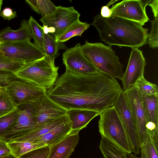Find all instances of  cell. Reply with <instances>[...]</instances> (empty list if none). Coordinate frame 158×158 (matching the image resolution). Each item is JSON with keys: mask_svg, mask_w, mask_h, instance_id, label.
Returning <instances> with one entry per match:
<instances>
[{"mask_svg": "<svg viewBox=\"0 0 158 158\" xmlns=\"http://www.w3.org/2000/svg\"><path fill=\"white\" fill-rule=\"evenodd\" d=\"M141 3L143 7L146 9V6L149 4L152 0H140Z\"/></svg>", "mask_w": 158, "mask_h": 158, "instance_id": "b9f144b4", "label": "cell"}, {"mask_svg": "<svg viewBox=\"0 0 158 158\" xmlns=\"http://www.w3.org/2000/svg\"><path fill=\"white\" fill-rule=\"evenodd\" d=\"M17 107L5 87H0V117L12 112Z\"/></svg>", "mask_w": 158, "mask_h": 158, "instance_id": "484cf974", "label": "cell"}, {"mask_svg": "<svg viewBox=\"0 0 158 158\" xmlns=\"http://www.w3.org/2000/svg\"><path fill=\"white\" fill-rule=\"evenodd\" d=\"M81 48L85 56L99 72L111 78L122 80L123 66L110 46L86 41Z\"/></svg>", "mask_w": 158, "mask_h": 158, "instance_id": "3957f363", "label": "cell"}, {"mask_svg": "<svg viewBox=\"0 0 158 158\" xmlns=\"http://www.w3.org/2000/svg\"><path fill=\"white\" fill-rule=\"evenodd\" d=\"M42 27L44 33L45 34H49L52 35L55 31V29L53 27H48L44 25H43Z\"/></svg>", "mask_w": 158, "mask_h": 158, "instance_id": "60d3db41", "label": "cell"}, {"mask_svg": "<svg viewBox=\"0 0 158 158\" xmlns=\"http://www.w3.org/2000/svg\"><path fill=\"white\" fill-rule=\"evenodd\" d=\"M72 131L68 118L62 123L32 142L50 147L61 141Z\"/></svg>", "mask_w": 158, "mask_h": 158, "instance_id": "ac0fdd59", "label": "cell"}, {"mask_svg": "<svg viewBox=\"0 0 158 158\" xmlns=\"http://www.w3.org/2000/svg\"><path fill=\"white\" fill-rule=\"evenodd\" d=\"M122 90L116 79L100 72L82 75L66 70L46 94L67 110H86L100 114L113 106Z\"/></svg>", "mask_w": 158, "mask_h": 158, "instance_id": "6da1fadb", "label": "cell"}, {"mask_svg": "<svg viewBox=\"0 0 158 158\" xmlns=\"http://www.w3.org/2000/svg\"><path fill=\"white\" fill-rule=\"evenodd\" d=\"M6 157V156H5ZM0 157V158H4V157Z\"/></svg>", "mask_w": 158, "mask_h": 158, "instance_id": "c3c4849f", "label": "cell"}, {"mask_svg": "<svg viewBox=\"0 0 158 158\" xmlns=\"http://www.w3.org/2000/svg\"><path fill=\"white\" fill-rule=\"evenodd\" d=\"M34 43L42 49L44 41L43 27L31 16L28 21Z\"/></svg>", "mask_w": 158, "mask_h": 158, "instance_id": "83f0119b", "label": "cell"}, {"mask_svg": "<svg viewBox=\"0 0 158 158\" xmlns=\"http://www.w3.org/2000/svg\"><path fill=\"white\" fill-rule=\"evenodd\" d=\"M134 86L136 88L142 97L158 96V88L157 85L148 81L144 76L137 81Z\"/></svg>", "mask_w": 158, "mask_h": 158, "instance_id": "4316f807", "label": "cell"}, {"mask_svg": "<svg viewBox=\"0 0 158 158\" xmlns=\"http://www.w3.org/2000/svg\"><path fill=\"white\" fill-rule=\"evenodd\" d=\"M18 116V110L17 107L12 112L0 117V138L11 128Z\"/></svg>", "mask_w": 158, "mask_h": 158, "instance_id": "4dcf8cb0", "label": "cell"}, {"mask_svg": "<svg viewBox=\"0 0 158 158\" xmlns=\"http://www.w3.org/2000/svg\"><path fill=\"white\" fill-rule=\"evenodd\" d=\"M124 92L135 122L140 145L145 141L148 135L146 131L147 118L142 97L134 86Z\"/></svg>", "mask_w": 158, "mask_h": 158, "instance_id": "5bb4252c", "label": "cell"}, {"mask_svg": "<svg viewBox=\"0 0 158 158\" xmlns=\"http://www.w3.org/2000/svg\"><path fill=\"white\" fill-rule=\"evenodd\" d=\"M118 0L110 1L106 5L109 7L110 5L114 3V2L117 1Z\"/></svg>", "mask_w": 158, "mask_h": 158, "instance_id": "ee69618b", "label": "cell"}, {"mask_svg": "<svg viewBox=\"0 0 158 158\" xmlns=\"http://www.w3.org/2000/svg\"><path fill=\"white\" fill-rule=\"evenodd\" d=\"M17 77L12 72L0 71V87H6L10 81Z\"/></svg>", "mask_w": 158, "mask_h": 158, "instance_id": "e575fe53", "label": "cell"}, {"mask_svg": "<svg viewBox=\"0 0 158 158\" xmlns=\"http://www.w3.org/2000/svg\"><path fill=\"white\" fill-rule=\"evenodd\" d=\"M89 26V24L79 20L66 29L56 39V41L57 42L63 43L74 37L81 36Z\"/></svg>", "mask_w": 158, "mask_h": 158, "instance_id": "44dd1931", "label": "cell"}, {"mask_svg": "<svg viewBox=\"0 0 158 158\" xmlns=\"http://www.w3.org/2000/svg\"></svg>", "mask_w": 158, "mask_h": 158, "instance_id": "681fc988", "label": "cell"}, {"mask_svg": "<svg viewBox=\"0 0 158 158\" xmlns=\"http://www.w3.org/2000/svg\"><path fill=\"white\" fill-rule=\"evenodd\" d=\"M32 38L27 21L22 20L19 28L14 30L7 27L0 31V40L3 43L30 40Z\"/></svg>", "mask_w": 158, "mask_h": 158, "instance_id": "d6986e66", "label": "cell"}, {"mask_svg": "<svg viewBox=\"0 0 158 158\" xmlns=\"http://www.w3.org/2000/svg\"><path fill=\"white\" fill-rule=\"evenodd\" d=\"M59 67L55 65L54 60L45 56L27 63L15 74L18 77L34 83L47 91L58 78Z\"/></svg>", "mask_w": 158, "mask_h": 158, "instance_id": "277c9868", "label": "cell"}, {"mask_svg": "<svg viewBox=\"0 0 158 158\" xmlns=\"http://www.w3.org/2000/svg\"><path fill=\"white\" fill-rule=\"evenodd\" d=\"M128 158H140L133 155L132 153L127 154Z\"/></svg>", "mask_w": 158, "mask_h": 158, "instance_id": "7bdbcfd3", "label": "cell"}, {"mask_svg": "<svg viewBox=\"0 0 158 158\" xmlns=\"http://www.w3.org/2000/svg\"><path fill=\"white\" fill-rule=\"evenodd\" d=\"M142 97L147 122H152L158 124V96Z\"/></svg>", "mask_w": 158, "mask_h": 158, "instance_id": "603a6c76", "label": "cell"}, {"mask_svg": "<svg viewBox=\"0 0 158 158\" xmlns=\"http://www.w3.org/2000/svg\"><path fill=\"white\" fill-rule=\"evenodd\" d=\"M3 0H0V13L1 12V9L2 5L3 4Z\"/></svg>", "mask_w": 158, "mask_h": 158, "instance_id": "bcb514c9", "label": "cell"}, {"mask_svg": "<svg viewBox=\"0 0 158 158\" xmlns=\"http://www.w3.org/2000/svg\"><path fill=\"white\" fill-rule=\"evenodd\" d=\"M25 1L34 11L40 14L37 0H26Z\"/></svg>", "mask_w": 158, "mask_h": 158, "instance_id": "f35d334b", "label": "cell"}, {"mask_svg": "<svg viewBox=\"0 0 158 158\" xmlns=\"http://www.w3.org/2000/svg\"><path fill=\"white\" fill-rule=\"evenodd\" d=\"M99 131L106 139L127 154L132 153L128 138L120 117L114 106L100 114Z\"/></svg>", "mask_w": 158, "mask_h": 158, "instance_id": "5b68a950", "label": "cell"}, {"mask_svg": "<svg viewBox=\"0 0 158 158\" xmlns=\"http://www.w3.org/2000/svg\"><path fill=\"white\" fill-rule=\"evenodd\" d=\"M146 65L142 52L138 48H132L126 69L121 80L123 91L132 88L137 81L143 76Z\"/></svg>", "mask_w": 158, "mask_h": 158, "instance_id": "9a60e30c", "label": "cell"}, {"mask_svg": "<svg viewBox=\"0 0 158 158\" xmlns=\"http://www.w3.org/2000/svg\"><path fill=\"white\" fill-rule=\"evenodd\" d=\"M158 0H152L149 5L151 7L152 12L155 18L158 17Z\"/></svg>", "mask_w": 158, "mask_h": 158, "instance_id": "ab89813d", "label": "cell"}, {"mask_svg": "<svg viewBox=\"0 0 158 158\" xmlns=\"http://www.w3.org/2000/svg\"><path fill=\"white\" fill-rule=\"evenodd\" d=\"M0 54L26 63L34 61L45 56L43 49L30 40L4 43L0 46Z\"/></svg>", "mask_w": 158, "mask_h": 158, "instance_id": "52a82bcc", "label": "cell"}, {"mask_svg": "<svg viewBox=\"0 0 158 158\" xmlns=\"http://www.w3.org/2000/svg\"><path fill=\"white\" fill-rule=\"evenodd\" d=\"M0 16L4 20L9 21L17 17L16 11L9 7L4 8L0 13Z\"/></svg>", "mask_w": 158, "mask_h": 158, "instance_id": "d590c367", "label": "cell"}, {"mask_svg": "<svg viewBox=\"0 0 158 158\" xmlns=\"http://www.w3.org/2000/svg\"><path fill=\"white\" fill-rule=\"evenodd\" d=\"M91 25L98 31L101 40L110 45L138 48L146 44L148 29L138 23L118 17L96 15Z\"/></svg>", "mask_w": 158, "mask_h": 158, "instance_id": "7a4b0ae2", "label": "cell"}, {"mask_svg": "<svg viewBox=\"0 0 158 158\" xmlns=\"http://www.w3.org/2000/svg\"><path fill=\"white\" fill-rule=\"evenodd\" d=\"M63 43L57 42L55 38L51 34L44 33V41L42 49L45 56L54 60L59 54V51L63 48Z\"/></svg>", "mask_w": 158, "mask_h": 158, "instance_id": "d4e9b609", "label": "cell"}, {"mask_svg": "<svg viewBox=\"0 0 158 158\" xmlns=\"http://www.w3.org/2000/svg\"><path fill=\"white\" fill-rule=\"evenodd\" d=\"M112 11L111 8L106 5L102 6L101 9L100 15L103 17L108 18L111 16Z\"/></svg>", "mask_w": 158, "mask_h": 158, "instance_id": "74e56055", "label": "cell"}, {"mask_svg": "<svg viewBox=\"0 0 158 158\" xmlns=\"http://www.w3.org/2000/svg\"><path fill=\"white\" fill-rule=\"evenodd\" d=\"M111 9V16L136 22L142 26L149 20L140 0H123L113 5Z\"/></svg>", "mask_w": 158, "mask_h": 158, "instance_id": "4fadbf2b", "label": "cell"}, {"mask_svg": "<svg viewBox=\"0 0 158 158\" xmlns=\"http://www.w3.org/2000/svg\"><path fill=\"white\" fill-rule=\"evenodd\" d=\"M140 158H158V145L148 135L145 141L140 145Z\"/></svg>", "mask_w": 158, "mask_h": 158, "instance_id": "f1b7e54d", "label": "cell"}, {"mask_svg": "<svg viewBox=\"0 0 158 158\" xmlns=\"http://www.w3.org/2000/svg\"><path fill=\"white\" fill-rule=\"evenodd\" d=\"M50 147L44 146L27 152L19 158H47Z\"/></svg>", "mask_w": 158, "mask_h": 158, "instance_id": "836d02e7", "label": "cell"}, {"mask_svg": "<svg viewBox=\"0 0 158 158\" xmlns=\"http://www.w3.org/2000/svg\"><path fill=\"white\" fill-rule=\"evenodd\" d=\"M99 148L104 158H128L126 152L104 137H102Z\"/></svg>", "mask_w": 158, "mask_h": 158, "instance_id": "7402d4cb", "label": "cell"}, {"mask_svg": "<svg viewBox=\"0 0 158 158\" xmlns=\"http://www.w3.org/2000/svg\"><path fill=\"white\" fill-rule=\"evenodd\" d=\"M4 43L0 40V46L2 45Z\"/></svg>", "mask_w": 158, "mask_h": 158, "instance_id": "7dc6e473", "label": "cell"}, {"mask_svg": "<svg viewBox=\"0 0 158 158\" xmlns=\"http://www.w3.org/2000/svg\"><path fill=\"white\" fill-rule=\"evenodd\" d=\"M62 60L66 70L74 73L89 75L100 72L85 56L79 43L66 50Z\"/></svg>", "mask_w": 158, "mask_h": 158, "instance_id": "30bf717a", "label": "cell"}, {"mask_svg": "<svg viewBox=\"0 0 158 158\" xmlns=\"http://www.w3.org/2000/svg\"><path fill=\"white\" fill-rule=\"evenodd\" d=\"M27 63L8 58L0 54V71H9L15 74Z\"/></svg>", "mask_w": 158, "mask_h": 158, "instance_id": "f546056e", "label": "cell"}, {"mask_svg": "<svg viewBox=\"0 0 158 158\" xmlns=\"http://www.w3.org/2000/svg\"><path fill=\"white\" fill-rule=\"evenodd\" d=\"M11 154L7 143L0 140V157H4Z\"/></svg>", "mask_w": 158, "mask_h": 158, "instance_id": "8d00e7d4", "label": "cell"}, {"mask_svg": "<svg viewBox=\"0 0 158 158\" xmlns=\"http://www.w3.org/2000/svg\"><path fill=\"white\" fill-rule=\"evenodd\" d=\"M116 110L126 132L131 153H139L140 143L135 122L123 89L113 106Z\"/></svg>", "mask_w": 158, "mask_h": 158, "instance_id": "8992f818", "label": "cell"}, {"mask_svg": "<svg viewBox=\"0 0 158 158\" xmlns=\"http://www.w3.org/2000/svg\"><path fill=\"white\" fill-rule=\"evenodd\" d=\"M79 131H72L64 138L50 147L47 158H69L79 140Z\"/></svg>", "mask_w": 158, "mask_h": 158, "instance_id": "2e32d148", "label": "cell"}, {"mask_svg": "<svg viewBox=\"0 0 158 158\" xmlns=\"http://www.w3.org/2000/svg\"><path fill=\"white\" fill-rule=\"evenodd\" d=\"M66 114L72 131H80L86 127L94 118L100 115L94 111L78 109L68 110Z\"/></svg>", "mask_w": 158, "mask_h": 158, "instance_id": "e0dca14e", "label": "cell"}, {"mask_svg": "<svg viewBox=\"0 0 158 158\" xmlns=\"http://www.w3.org/2000/svg\"><path fill=\"white\" fill-rule=\"evenodd\" d=\"M4 158H17L12 155L11 154H10L9 155L6 156Z\"/></svg>", "mask_w": 158, "mask_h": 158, "instance_id": "f6af8a7d", "label": "cell"}, {"mask_svg": "<svg viewBox=\"0 0 158 158\" xmlns=\"http://www.w3.org/2000/svg\"><path fill=\"white\" fill-rule=\"evenodd\" d=\"M18 118L11 128L1 138L0 140L6 143L33 131L42 126L37 124L35 119L33 110L31 103L17 106Z\"/></svg>", "mask_w": 158, "mask_h": 158, "instance_id": "9c48e42d", "label": "cell"}, {"mask_svg": "<svg viewBox=\"0 0 158 158\" xmlns=\"http://www.w3.org/2000/svg\"><path fill=\"white\" fill-rule=\"evenodd\" d=\"M11 154L17 158L33 150L44 146L43 145L32 142L12 141L7 143Z\"/></svg>", "mask_w": 158, "mask_h": 158, "instance_id": "cb8c5ba5", "label": "cell"}, {"mask_svg": "<svg viewBox=\"0 0 158 158\" xmlns=\"http://www.w3.org/2000/svg\"><path fill=\"white\" fill-rule=\"evenodd\" d=\"M37 124L43 126L66 115L67 110L51 100L46 94L30 103Z\"/></svg>", "mask_w": 158, "mask_h": 158, "instance_id": "7c38bea8", "label": "cell"}, {"mask_svg": "<svg viewBox=\"0 0 158 158\" xmlns=\"http://www.w3.org/2000/svg\"><path fill=\"white\" fill-rule=\"evenodd\" d=\"M80 14L73 7L57 6L52 14L41 18L40 20L43 25L54 28L52 34L55 39L73 23L79 20Z\"/></svg>", "mask_w": 158, "mask_h": 158, "instance_id": "8fae6325", "label": "cell"}, {"mask_svg": "<svg viewBox=\"0 0 158 158\" xmlns=\"http://www.w3.org/2000/svg\"><path fill=\"white\" fill-rule=\"evenodd\" d=\"M151 31L148 34V43L150 47L155 49L158 46V17L152 21Z\"/></svg>", "mask_w": 158, "mask_h": 158, "instance_id": "1f68e13d", "label": "cell"}, {"mask_svg": "<svg viewBox=\"0 0 158 158\" xmlns=\"http://www.w3.org/2000/svg\"><path fill=\"white\" fill-rule=\"evenodd\" d=\"M68 118L66 114L63 117L47 123L38 129L11 141L32 142L35 139L45 135L60 125Z\"/></svg>", "mask_w": 158, "mask_h": 158, "instance_id": "ffe728a7", "label": "cell"}, {"mask_svg": "<svg viewBox=\"0 0 158 158\" xmlns=\"http://www.w3.org/2000/svg\"><path fill=\"white\" fill-rule=\"evenodd\" d=\"M5 88L17 106L32 102L47 92L37 85L17 77L10 81Z\"/></svg>", "mask_w": 158, "mask_h": 158, "instance_id": "ba28073f", "label": "cell"}, {"mask_svg": "<svg viewBox=\"0 0 158 158\" xmlns=\"http://www.w3.org/2000/svg\"><path fill=\"white\" fill-rule=\"evenodd\" d=\"M39 13L41 18H44L52 13L55 10L56 6L49 0H37Z\"/></svg>", "mask_w": 158, "mask_h": 158, "instance_id": "d6a6232c", "label": "cell"}]
</instances>
